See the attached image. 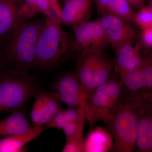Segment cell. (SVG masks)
<instances>
[{"label":"cell","mask_w":152,"mask_h":152,"mask_svg":"<svg viewBox=\"0 0 152 152\" xmlns=\"http://www.w3.org/2000/svg\"><path fill=\"white\" fill-rule=\"evenodd\" d=\"M133 42L125 43L114 50V70L121 83L125 76L137 69L143 59L140 45H134Z\"/></svg>","instance_id":"obj_10"},{"label":"cell","mask_w":152,"mask_h":152,"mask_svg":"<svg viewBox=\"0 0 152 152\" xmlns=\"http://www.w3.org/2000/svg\"><path fill=\"white\" fill-rule=\"evenodd\" d=\"M136 148L138 151L152 152V102L140 101Z\"/></svg>","instance_id":"obj_12"},{"label":"cell","mask_w":152,"mask_h":152,"mask_svg":"<svg viewBox=\"0 0 152 152\" xmlns=\"http://www.w3.org/2000/svg\"><path fill=\"white\" fill-rule=\"evenodd\" d=\"M34 125L28 121L26 113L20 109L0 121V140L8 136L24 133Z\"/></svg>","instance_id":"obj_16"},{"label":"cell","mask_w":152,"mask_h":152,"mask_svg":"<svg viewBox=\"0 0 152 152\" xmlns=\"http://www.w3.org/2000/svg\"><path fill=\"white\" fill-rule=\"evenodd\" d=\"M72 52L86 49L104 50L110 45L104 31L98 20L87 21L73 28Z\"/></svg>","instance_id":"obj_8"},{"label":"cell","mask_w":152,"mask_h":152,"mask_svg":"<svg viewBox=\"0 0 152 152\" xmlns=\"http://www.w3.org/2000/svg\"><path fill=\"white\" fill-rule=\"evenodd\" d=\"M113 70V61L102 51L98 58L94 72L91 90L109 80Z\"/></svg>","instance_id":"obj_18"},{"label":"cell","mask_w":152,"mask_h":152,"mask_svg":"<svg viewBox=\"0 0 152 152\" xmlns=\"http://www.w3.org/2000/svg\"><path fill=\"white\" fill-rule=\"evenodd\" d=\"M110 132L102 127L95 128L85 140V152H107L111 151L114 142Z\"/></svg>","instance_id":"obj_17"},{"label":"cell","mask_w":152,"mask_h":152,"mask_svg":"<svg viewBox=\"0 0 152 152\" xmlns=\"http://www.w3.org/2000/svg\"><path fill=\"white\" fill-rule=\"evenodd\" d=\"M133 22L141 30L152 27V10L149 7H142L135 13Z\"/></svg>","instance_id":"obj_22"},{"label":"cell","mask_w":152,"mask_h":152,"mask_svg":"<svg viewBox=\"0 0 152 152\" xmlns=\"http://www.w3.org/2000/svg\"><path fill=\"white\" fill-rule=\"evenodd\" d=\"M0 2L22 3L23 0H0Z\"/></svg>","instance_id":"obj_29"},{"label":"cell","mask_w":152,"mask_h":152,"mask_svg":"<svg viewBox=\"0 0 152 152\" xmlns=\"http://www.w3.org/2000/svg\"><path fill=\"white\" fill-rule=\"evenodd\" d=\"M93 2V0H66L61 9V23L73 28L88 21Z\"/></svg>","instance_id":"obj_11"},{"label":"cell","mask_w":152,"mask_h":152,"mask_svg":"<svg viewBox=\"0 0 152 152\" xmlns=\"http://www.w3.org/2000/svg\"><path fill=\"white\" fill-rule=\"evenodd\" d=\"M140 38L142 43L145 46L152 48V26L142 29Z\"/></svg>","instance_id":"obj_27"},{"label":"cell","mask_w":152,"mask_h":152,"mask_svg":"<svg viewBox=\"0 0 152 152\" xmlns=\"http://www.w3.org/2000/svg\"><path fill=\"white\" fill-rule=\"evenodd\" d=\"M69 122H79L87 121L86 112L82 108L69 107L64 109Z\"/></svg>","instance_id":"obj_26"},{"label":"cell","mask_w":152,"mask_h":152,"mask_svg":"<svg viewBox=\"0 0 152 152\" xmlns=\"http://www.w3.org/2000/svg\"><path fill=\"white\" fill-rule=\"evenodd\" d=\"M131 7L140 8L143 7L145 0H126Z\"/></svg>","instance_id":"obj_28"},{"label":"cell","mask_w":152,"mask_h":152,"mask_svg":"<svg viewBox=\"0 0 152 152\" xmlns=\"http://www.w3.org/2000/svg\"><path fill=\"white\" fill-rule=\"evenodd\" d=\"M122 84L125 95L152 100V52L137 69L125 76Z\"/></svg>","instance_id":"obj_6"},{"label":"cell","mask_w":152,"mask_h":152,"mask_svg":"<svg viewBox=\"0 0 152 152\" xmlns=\"http://www.w3.org/2000/svg\"><path fill=\"white\" fill-rule=\"evenodd\" d=\"M68 122L64 109H62L55 114L49 122L45 126L47 129L54 128L58 130H62Z\"/></svg>","instance_id":"obj_25"},{"label":"cell","mask_w":152,"mask_h":152,"mask_svg":"<svg viewBox=\"0 0 152 152\" xmlns=\"http://www.w3.org/2000/svg\"><path fill=\"white\" fill-rule=\"evenodd\" d=\"M85 121L68 122L62 130L66 138L83 135Z\"/></svg>","instance_id":"obj_24"},{"label":"cell","mask_w":152,"mask_h":152,"mask_svg":"<svg viewBox=\"0 0 152 152\" xmlns=\"http://www.w3.org/2000/svg\"><path fill=\"white\" fill-rule=\"evenodd\" d=\"M39 94L40 96L44 110L51 119L62 109L61 107L62 102L55 92H42L39 93Z\"/></svg>","instance_id":"obj_20"},{"label":"cell","mask_w":152,"mask_h":152,"mask_svg":"<svg viewBox=\"0 0 152 152\" xmlns=\"http://www.w3.org/2000/svg\"><path fill=\"white\" fill-rule=\"evenodd\" d=\"M30 113L31 121L35 126H42L46 125L51 118L43 107L40 96L38 94Z\"/></svg>","instance_id":"obj_21"},{"label":"cell","mask_w":152,"mask_h":152,"mask_svg":"<svg viewBox=\"0 0 152 152\" xmlns=\"http://www.w3.org/2000/svg\"><path fill=\"white\" fill-rule=\"evenodd\" d=\"M22 3L0 2V39L29 18Z\"/></svg>","instance_id":"obj_14"},{"label":"cell","mask_w":152,"mask_h":152,"mask_svg":"<svg viewBox=\"0 0 152 152\" xmlns=\"http://www.w3.org/2000/svg\"><path fill=\"white\" fill-rule=\"evenodd\" d=\"M54 92L68 107L82 108L86 113L89 92L83 86L75 73L68 72L61 75L54 84Z\"/></svg>","instance_id":"obj_7"},{"label":"cell","mask_w":152,"mask_h":152,"mask_svg":"<svg viewBox=\"0 0 152 152\" xmlns=\"http://www.w3.org/2000/svg\"><path fill=\"white\" fill-rule=\"evenodd\" d=\"M125 96L104 121L114 140L112 152H132L136 148L140 101Z\"/></svg>","instance_id":"obj_2"},{"label":"cell","mask_w":152,"mask_h":152,"mask_svg":"<svg viewBox=\"0 0 152 152\" xmlns=\"http://www.w3.org/2000/svg\"><path fill=\"white\" fill-rule=\"evenodd\" d=\"M104 50L86 49L80 52L76 63L75 74L85 89L90 92L94 72L99 55Z\"/></svg>","instance_id":"obj_13"},{"label":"cell","mask_w":152,"mask_h":152,"mask_svg":"<svg viewBox=\"0 0 152 152\" xmlns=\"http://www.w3.org/2000/svg\"><path fill=\"white\" fill-rule=\"evenodd\" d=\"M98 20L114 50L125 43L134 41L137 37V31L130 22L120 17L104 14Z\"/></svg>","instance_id":"obj_9"},{"label":"cell","mask_w":152,"mask_h":152,"mask_svg":"<svg viewBox=\"0 0 152 152\" xmlns=\"http://www.w3.org/2000/svg\"><path fill=\"white\" fill-rule=\"evenodd\" d=\"M45 126L34 125L22 134L8 136L0 140V152L24 151L26 145L37 138L46 130Z\"/></svg>","instance_id":"obj_15"},{"label":"cell","mask_w":152,"mask_h":152,"mask_svg":"<svg viewBox=\"0 0 152 152\" xmlns=\"http://www.w3.org/2000/svg\"><path fill=\"white\" fill-rule=\"evenodd\" d=\"M4 64V61H3L2 57L1 55V53H0V74L2 72H1V68L2 67L3 65Z\"/></svg>","instance_id":"obj_30"},{"label":"cell","mask_w":152,"mask_h":152,"mask_svg":"<svg viewBox=\"0 0 152 152\" xmlns=\"http://www.w3.org/2000/svg\"><path fill=\"white\" fill-rule=\"evenodd\" d=\"M46 18L37 16L26 20L0 39V53L10 71L28 72L34 68L38 40Z\"/></svg>","instance_id":"obj_1"},{"label":"cell","mask_w":152,"mask_h":152,"mask_svg":"<svg viewBox=\"0 0 152 152\" xmlns=\"http://www.w3.org/2000/svg\"><path fill=\"white\" fill-rule=\"evenodd\" d=\"M38 91L37 83L28 72H2L0 74V114L20 110L31 99L37 96Z\"/></svg>","instance_id":"obj_4"},{"label":"cell","mask_w":152,"mask_h":152,"mask_svg":"<svg viewBox=\"0 0 152 152\" xmlns=\"http://www.w3.org/2000/svg\"><path fill=\"white\" fill-rule=\"evenodd\" d=\"M123 93L120 80L110 79L89 92L87 102V121L91 126L108 116L118 103Z\"/></svg>","instance_id":"obj_5"},{"label":"cell","mask_w":152,"mask_h":152,"mask_svg":"<svg viewBox=\"0 0 152 152\" xmlns=\"http://www.w3.org/2000/svg\"><path fill=\"white\" fill-rule=\"evenodd\" d=\"M149 7L152 10V0H151L150 2V5Z\"/></svg>","instance_id":"obj_31"},{"label":"cell","mask_w":152,"mask_h":152,"mask_svg":"<svg viewBox=\"0 0 152 152\" xmlns=\"http://www.w3.org/2000/svg\"><path fill=\"white\" fill-rule=\"evenodd\" d=\"M84 145L85 140L83 135L66 138L65 144L63 148L62 152H85Z\"/></svg>","instance_id":"obj_23"},{"label":"cell","mask_w":152,"mask_h":152,"mask_svg":"<svg viewBox=\"0 0 152 152\" xmlns=\"http://www.w3.org/2000/svg\"><path fill=\"white\" fill-rule=\"evenodd\" d=\"M74 37L61 26L56 16L46 17L39 36L33 69H44L58 64L72 52Z\"/></svg>","instance_id":"obj_3"},{"label":"cell","mask_w":152,"mask_h":152,"mask_svg":"<svg viewBox=\"0 0 152 152\" xmlns=\"http://www.w3.org/2000/svg\"><path fill=\"white\" fill-rule=\"evenodd\" d=\"M23 5L30 18L39 15L57 17L53 10L52 0H23Z\"/></svg>","instance_id":"obj_19"}]
</instances>
